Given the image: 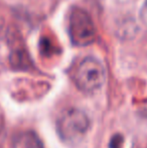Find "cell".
Instances as JSON below:
<instances>
[{
    "mask_svg": "<svg viewBox=\"0 0 147 148\" xmlns=\"http://www.w3.org/2000/svg\"><path fill=\"white\" fill-rule=\"evenodd\" d=\"M89 128V117L79 109L67 110L57 121V134L67 144H76L81 141L88 132Z\"/></svg>",
    "mask_w": 147,
    "mask_h": 148,
    "instance_id": "1",
    "label": "cell"
},
{
    "mask_svg": "<svg viewBox=\"0 0 147 148\" xmlns=\"http://www.w3.org/2000/svg\"><path fill=\"white\" fill-rule=\"evenodd\" d=\"M74 81L81 91L93 93L105 84L106 71L100 60L93 57H87L77 66Z\"/></svg>",
    "mask_w": 147,
    "mask_h": 148,
    "instance_id": "2",
    "label": "cell"
},
{
    "mask_svg": "<svg viewBox=\"0 0 147 148\" xmlns=\"http://www.w3.org/2000/svg\"><path fill=\"white\" fill-rule=\"evenodd\" d=\"M69 33L74 45L85 47L96 38V28L91 16L84 9L75 7L69 18Z\"/></svg>",
    "mask_w": 147,
    "mask_h": 148,
    "instance_id": "3",
    "label": "cell"
},
{
    "mask_svg": "<svg viewBox=\"0 0 147 148\" xmlns=\"http://www.w3.org/2000/svg\"><path fill=\"white\" fill-rule=\"evenodd\" d=\"M11 148H43V145L34 132L24 131L14 137Z\"/></svg>",
    "mask_w": 147,
    "mask_h": 148,
    "instance_id": "4",
    "label": "cell"
},
{
    "mask_svg": "<svg viewBox=\"0 0 147 148\" xmlns=\"http://www.w3.org/2000/svg\"><path fill=\"white\" fill-rule=\"evenodd\" d=\"M122 144H123V137H122L120 134H116L111 138L109 147L110 148H121Z\"/></svg>",
    "mask_w": 147,
    "mask_h": 148,
    "instance_id": "5",
    "label": "cell"
},
{
    "mask_svg": "<svg viewBox=\"0 0 147 148\" xmlns=\"http://www.w3.org/2000/svg\"><path fill=\"white\" fill-rule=\"evenodd\" d=\"M140 19L145 25H147V0H145L140 9Z\"/></svg>",
    "mask_w": 147,
    "mask_h": 148,
    "instance_id": "6",
    "label": "cell"
}]
</instances>
